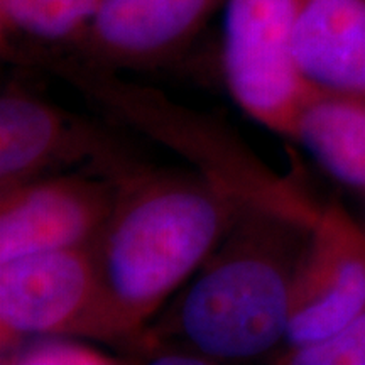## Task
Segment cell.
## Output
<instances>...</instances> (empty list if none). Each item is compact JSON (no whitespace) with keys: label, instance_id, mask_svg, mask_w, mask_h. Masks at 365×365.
<instances>
[{"label":"cell","instance_id":"2","mask_svg":"<svg viewBox=\"0 0 365 365\" xmlns=\"http://www.w3.org/2000/svg\"><path fill=\"white\" fill-rule=\"evenodd\" d=\"M319 210L249 202L193 281L145 327L134 357L190 354L222 364L276 355Z\"/></svg>","mask_w":365,"mask_h":365},{"label":"cell","instance_id":"11","mask_svg":"<svg viewBox=\"0 0 365 365\" xmlns=\"http://www.w3.org/2000/svg\"><path fill=\"white\" fill-rule=\"evenodd\" d=\"M291 139L333 180L365 196V98L313 90Z\"/></svg>","mask_w":365,"mask_h":365},{"label":"cell","instance_id":"12","mask_svg":"<svg viewBox=\"0 0 365 365\" xmlns=\"http://www.w3.org/2000/svg\"><path fill=\"white\" fill-rule=\"evenodd\" d=\"M125 362L76 336H39L0 354L2 365H117Z\"/></svg>","mask_w":365,"mask_h":365},{"label":"cell","instance_id":"4","mask_svg":"<svg viewBox=\"0 0 365 365\" xmlns=\"http://www.w3.org/2000/svg\"><path fill=\"white\" fill-rule=\"evenodd\" d=\"M100 287L88 247L0 264V354L39 336L102 341Z\"/></svg>","mask_w":365,"mask_h":365},{"label":"cell","instance_id":"10","mask_svg":"<svg viewBox=\"0 0 365 365\" xmlns=\"http://www.w3.org/2000/svg\"><path fill=\"white\" fill-rule=\"evenodd\" d=\"M102 0H0L2 51L9 59L51 66L76 54Z\"/></svg>","mask_w":365,"mask_h":365},{"label":"cell","instance_id":"13","mask_svg":"<svg viewBox=\"0 0 365 365\" xmlns=\"http://www.w3.org/2000/svg\"><path fill=\"white\" fill-rule=\"evenodd\" d=\"M272 357L281 365H365V312L330 339L279 350Z\"/></svg>","mask_w":365,"mask_h":365},{"label":"cell","instance_id":"1","mask_svg":"<svg viewBox=\"0 0 365 365\" xmlns=\"http://www.w3.org/2000/svg\"><path fill=\"white\" fill-rule=\"evenodd\" d=\"M117 181L115 205L90 250L100 287L102 341L130 359L145 327L254 200L205 171L139 164Z\"/></svg>","mask_w":365,"mask_h":365},{"label":"cell","instance_id":"5","mask_svg":"<svg viewBox=\"0 0 365 365\" xmlns=\"http://www.w3.org/2000/svg\"><path fill=\"white\" fill-rule=\"evenodd\" d=\"M88 163L90 171L117 178L140 164L102 127L41 98L22 83L0 97V193Z\"/></svg>","mask_w":365,"mask_h":365},{"label":"cell","instance_id":"7","mask_svg":"<svg viewBox=\"0 0 365 365\" xmlns=\"http://www.w3.org/2000/svg\"><path fill=\"white\" fill-rule=\"evenodd\" d=\"M117 178L81 171L0 193V264L22 255L88 247L110 217Z\"/></svg>","mask_w":365,"mask_h":365},{"label":"cell","instance_id":"3","mask_svg":"<svg viewBox=\"0 0 365 365\" xmlns=\"http://www.w3.org/2000/svg\"><path fill=\"white\" fill-rule=\"evenodd\" d=\"M307 0H227L222 66L235 103L277 134L291 137L313 88L298 70L294 29Z\"/></svg>","mask_w":365,"mask_h":365},{"label":"cell","instance_id":"6","mask_svg":"<svg viewBox=\"0 0 365 365\" xmlns=\"http://www.w3.org/2000/svg\"><path fill=\"white\" fill-rule=\"evenodd\" d=\"M365 312V232L339 202L319 210L296 274L284 349L336 335Z\"/></svg>","mask_w":365,"mask_h":365},{"label":"cell","instance_id":"8","mask_svg":"<svg viewBox=\"0 0 365 365\" xmlns=\"http://www.w3.org/2000/svg\"><path fill=\"white\" fill-rule=\"evenodd\" d=\"M227 0H102L76 53L105 71L156 70L181 56Z\"/></svg>","mask_w":365,"mask_h":365},{"label":"cell","instance_id":"9","mask_svg":"<svg viewBox=\"0 0 365 365\" xmlns=\"http://www.w3.org/2000/svg\"><path fill=\"white\" fill-rule=\"evenodd\" d=\"M293 51L313 90L365 98V0H307Z\"/></svg>","mask_w":365,"mask_h":365}]
</instances>
